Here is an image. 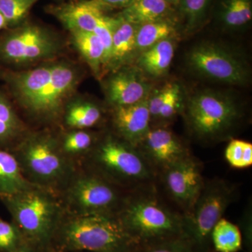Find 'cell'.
I'll return each mask as SVG.
<instances>
[{
	"label": "cell",
	"instance_id": "6da1fadb",
	"mask_svg": "<svg viewBox=\"0 0 252 252\" xmlns=\"http://www.w3.org/2000/svg\"><path fill=\"white\" fill-rule=\"evenodd\" d=\"M117 215L137 246L190 238L185 215L169 206L157 184L127 192Z\"/></svg>",
	"mask_w": 252,
	"mask_h": 252
},
{
	"label": "cell",
	"instance_id": "7a4b0ae2",
	"mask_svg": "<svg viewBox=\"0 0 252 252\" xmlns=\"http://www.w3.org/2000/svg\"><path fill=\"white\" fill-rule=\"evenodd\" d=\"M186 127L203 144H216L232 138L245 118L243 104L223 91L203 89L189 95L182 110Z\"/></svg>",
	"mask_w": 252,
	"mask_h": 252
},
{
	"label": "cell",
	"instance_id": "3957f363",
	"mask_svg": "<svg viewBox=\"0 0 252 252\" xmlns=\"http://www.w3.org/2000/svg\"><path fill=\"white\" fill-rule=\"evenodd\" d=\"M80 167L127 192L158 182L157 175L137 147L112 132L99 137Z\"/></svg>",
	"mask_w": 252,
	"mask_h": 252
},
{
	"label": "cell",
	"instance_id": "277c9868",
	"mask_svg": "<svg viewBox=\"0 0 252 252\" xmlns=\"http://www.w3.org/2000/svg\"><path fill=\"white\" fill-rule=\"evenodd\" d=\"M22 235L32 248H44L52 241L64 215L59 196L54 192L31 185L18 193L1 197Z\"/></svg>",
	"mask_w": 252,
	"mask_h": 252
},
{
	"label": "cell",
	"instance_id": "5b68a950",
	"mask_svg": "<svg viewBox=\"0 0 252 252\" xmlns=\"http://www.w3.org/2000/svg\"><path fill=\"white\" fill-rule=\"evenodd\" d=\"M53 240L64 252H132L137 247L117 215L64 212Z\"/></svg>",
	"mask_w": 252,
	"mask_h": 252
},
{
	"label": "cell",
	"instance_id": "8992f818",
	"mask_svg": "<svg viewBox=\"0 0 252 252\" xmlns=\"http://www.w3.org/2000/svg\"><path fill=\"white\" fill-rule=\"evenodd\" d=\"M10 152L30 183L58 195L79 167L64 157L58 139L46 132H28Z\"/></svg>",
	"mask_w": 252,
	"mask_h": 252
},
{
	"label": "cell",
	"instance_id": "52a82bcc",
	"mask_svg": "<svg viewBox=\"0 0 252 252\" xmlns=\"http://www.w3.org/2000/svg\"><path fill=\"white\" fill-rule=\"evenodd\" d=\"M127 193L94 172L79 167L59 196L65 213L117 215Z\"/></svg>",
	"mask_w": 252,
	"mask_h": 252
},
{
	"label": "cell",
	"instance_id": "ba28073f",
	"mask_svg": "<svg viewBox=\"0 0 252 252\" xmlns=\"http://www.w3.org/2000/svg\"><path fill=\"white\" fill-rule=\"evenodd\" d=\"M187 64L195 75L209 80L245 86L250 79L248 61L238 51L223 44L204 41L187 55Z\"/></svg>",
	"mask_w": 252,
	"mask_h": 252
},
{
	"label": "cell",
	"instance_id": "9c48e42d",
	"mask_svg": "<svg viewBox=\"0 0 252 252\" xmlns=\"http://www.w3.org/2000/svg\"><path fill=\"white\" fill-rule=\"evenodd\" d=\"M238 195L236 185L220 178L205 180L193 208L185 215L190 238L203 252L214 227Z\"/></svg>",
	"mask_w": 252,
	"mask_h": 252
},
{
	"label": "cell",
	"instance_id": "30bf717a",
	"mask_svg": "<svg viewBox=\"0 0 252 252\" xmlns=\"http://www.w3.org/2000/svg\"><path fill=\"white\" fill-rule=\"evenodd\" d=\"M79 80L74 67L66 63L52 64L49 80L28 101L23 109L40 122H54L63 114L66 102Z\"/></svg>",
	"mask_w": 252,
	"mask_h": 252
},
{
	"label": "cell",
	"instance_id": "8fae6325",
	"mask_svg": "<svg viewBox=\"0 0 252 252\" xmlns=\"http://www.w3.org/2000/svg\"><path fill=\"white\" fill-rule=\"evenodd\" d=\"M59 43L46 28L25 23L6 34L0 41V57L6 62L26 64L52 57Z\"/></svg>",
	"mask_w": 252,
	"mask_h": 252
},
{
	"label": "cell",
	"instance_id": "7c38bea8",
	"mask_svg": "<svg viewBox=\"0 0 252 252\" xmlns=\"http://www.w3.org/2000/svg\"><path fill=\"white\" fill-rule=\"evenodd\" d=\"M202 162L193 154L176 162L158 176L169 198L187 215L193 208L205 184Z\"/></svg>",
	"mask_w": 252,
	"mask_h": 252
},
{
	"label": "cell",
	"instance_id": "4fadbf2b",
	"mask_svg": "<svg viewBox=\"0 0 252 252\" xmlns=\"http://www.w3.org/2000/svg\"><path fill=\"white\" fill-rule=\"evenodd\" d=\"M137 148L157 180L164 170L192 155L188 146L167 126H151Z\"/></svg>",
	"mask_w": 252,
	"mask_h": 252
},
{
	"label": "cell",
	"instance_id": "5bb4252c",
	"mask_svg": "<svg viewBox=\"0 0 252 252\" xmlns=\"http://www.w3.org/2000/svg\"><path fill=\"white\" fill-rule=\"evenodd\" d=\"M148 100L149 97L138 103L112 107V133L137 147L151 127Z\"/></svg>",
	"mask_w": 252,
	"mask_h": 252
},
{
	"label": "cell",
	"instance_id": "9a60e30c",
	"mask_svg": "<svg viewBox=\"0 0 252 252\" xmlns=\"http://www.w3.org/2000/svg\"><path fill=\"white\" fill-rule=\"evenodd\" d=\"M107 97L112 107L142 102L150 95L151 85L138 68L114 73L107 81Z\"/></svg>",
	"mask_w": 252,
	"mask_h": 252
},
{
	"label": "cell",
	"instance_id": "2e32d148",
	"mask_svg": "<svg viewBox=\"0 0 252 252\" xmlns=\"http://www.w3.org/2000/svg\"><path fill=\"white\" fill-rule=\"evenodd\" d=\"M109 9L99 0H73L51 11L69 31L94 32Z\"/></svg>",
	"mask_w": 252,
	"mask_h": 252
},
{
	"label": "cell",
	"instance_id": "e0dca14e",
	"mask_svg": "<svg viewBox=\"0 0 252 252\" xmlns=\"http://www.w3.org/2000/svg\"><path fill=\"white\" fill-rule=\"evenodd\" d=\"M181 89L177 83H169L154 96L151 104V126H167L182 112Z\"/></svg>",
	"mask_w": 252,
	"mask_h": 252
},
{
	"label": "cell",
	"instance_id": "ac0fdd59",
	"mask_svg": "<svg viewBox=\"0 0 252 252\" xmlns=\"http://www.w3.org/2000/svg\"><path fill=\"white\" fill-rule=\"evenodd\" d=\"M175 54V43L172 38L164 39L141 52L137 68L152 77H160L170 69Z\"/></svg>",
	"mask_w": 252,
	"mask_h": 252
},
{
	"label": "cell",
	"instance_id": "d6986e66",
	"mask_svg": "<svg viewBox=\"0 0 252 252\" xmlns=\"http://www.w3.org/2000/svg\"><path fill=\"white\" fill-rule=\"evenodd\" d=\"M172 5L166 0H133L120 15L136 26L172 18Z\"/></svg>",
	"mask_w": 252,
	"mask_h": 252
},
{
	"label": "cell",
	"instance_id": "ffe728a7",
	"mask_svg": "<svg viewBox=\"0 0 252 252\" xmlns=\"http://www.w3.org/2000/svg\"><path fill=\"white\" fill-rule=\"evenodd\" d=\"M28 132L9 101L0 94V149L10 152Z\"/></svg>",
	"mask_w": 252,
	"mask_h": 252
},
{
	"label": "cell",
	"instance_id": "44dd1931",
	"mask_svg": "<svg viewBox=\"0 0 252 252\" xmlns=\"http://www.w3.org/2000/svg\"><path fill=\"white\" fill-rule=\"evenodd\" d=\"M119 21L113 31L112 47L108 67L116 68L125 62L135 51L137 26L119 15Z\"/></svg>",
	"mask_w": 252,
	"mask_h": 252
},
{
	"label": "cell",
	"instance_id": "7402d4cb",
	"mask_svg": "<svg viewBox=\"0 0 252 252\" xmlns=\"http://www.w3.org/2000/svg\"><path fill=\"white\" fill-rule=\"evenodd\" d=\"M98 140V137L87 130H71L58 139V142L64 157L80 167Z\"/></svg>",
	"mask_w": 252,
	"mask_h": 252
},
{
	"label": "cell",
	"instance_id": "603a6c76",
	"mask_svg": "<svg viewBox=\"0 0 252 252\" xmlns=\"http://www.w3.org/2000/svg\"><path fill=\"white\" fill-rule=\"evenodd\" d=\"M31 185L23 176L14 154L0 149V198L18 193Z\"/></svg>",
	"mask_w": 252,
	"mask_h": 252
},
{
	"label": "cell",
	"instance_id": "cb8c5ba5",
	"mask_svg": "<svg viewBox=\"0 0 252 252\" xmlns=\"http://www.w3.org/2000/svg\"><path fill=\"white\" fill-rule=\"evenodd\" d=\"M74 44L92 70L99 74L104 68V49L98 36L94 32L72 31Z\"/></svg>",
	"mask_w": 252,
	"mask_h": 252
},
{
	"label": "cell",
	"instance_id": "d4e9b609",
	"mask_svg": "<svg viewBox=\"0 0 252 252\" xmlns=\"http://www.w3.org/2000/svg\"><path fill=\"white\" fill-rule=\"evenodd\" d=\"M64 124L72 130H87L97 125L102 118V111L90 102H77L64 110Z\"/></svg>",
	"mask_w": 252,
	"mask_h": 252
},
{
	"label": "cell",
	"instance_id": "484cf974",
	"mask_svg": "<svg viewBox=\"0 0 252 252\" xmlns=\"http://www.w3.org/2000/svg\"><path fill=\"white\" fill-rule=\"evenodd\" d=\"M176 25L172 18L146 23L137 26L135 35V50L141 52L164 39L173 37Z\"/></svg>",
	"mask_w": 252,
	"mask_h": 252
},
{
	"label": "cell",
	"instance_id": "4316f807",
	"mask_svg": "<svg viewBox=\"0 0 252 252\" xmlns=\"http://www.w3.org/2000/svg\"><path fill=\"white\" fill-rule=\"evenodd\" d=\"M220 18L225 28L232 30L243 28L252 21V0H222Z\"/></svg>",
	"mask_w": 252,
	"mask_h": 252
},
{
	"label": "cell",
	"instance_id": "83f0119b",
	"mask_svg": "<svg viewBox=\"0 0 252 252\" xmlns=\"http://www.w3.org/2000/svg\"><path fill=\"white\" fill-rule=\"evenodd\" d=\"M211 239L218 252H237L241 249V232L236 225L221 218L214 227Z\"/></svg>",
	"mask_w": 252,
	"mask_h": 252
},
{
	"label": "cell",
	"instance_id": "f1b7e54d",
	"mask_svg": "<svg viewBox=\"0 0 252 252\" xmlns=\"http://www.w3.org/2000/svg\"><path fill=\"white\" fill-rule=\"evenodd\" d=\"M212 0H180L177 6L185 21L187 31H193L203 24Z\"/></svg>",
	"mask_w": 252,
	"mask_h": 252
},
{
	"label": "cell",
	"instance_id": "f546056e",
	"mask_svg": "<svg viewBox=\"0 0 252 252\" xmlns=\"http://www.w3.org/2000/svg\"><path fill=\"white\" fill-rule=\"evenodd\" d=\"M39 0H0V13L7 27L23 24L32 8Z\"/></svg>",
	"mask_w": 252,
	"mask_h": 252
},
{
	"label": "cell",
	"instance_id": "4dcf8cb0",
	"mask_svg": "<svg viewBox=\"0 0 252 252\" xmlns=\"http://www.w3.org/2000/svg\"><path fill=\"white\" fill-rule=\"evenodd\" d=\"M132 252H203L190 238L138 245Z\"/></svg>",
	"mask_w": 252,
	"mask_h": 252
},
{
	"label": "cell",
	"instance_id": "1f68e13d",
	"mask_svg": "<svg viewBox=\"0 0 252 252\" xmlns=\"http://www.w3.org/2000/svg\"><path fill=\"white\" fill-rule=\"evenodd\" d=\"M225 158L234 168L250 167L252 165V144L246 141L232 139L225 149Z\"/></svg>",
	"mask_w": 252,
	"mask_h": 252
},
{
	"label": "cell",
	"instance_id": "d6a6232c",
	"mask_svg": "<svg viewBox=\"0 0 252 252\" xmlns=\"http://www.w3.org/2000/svg\"><path fill=\"white\" fill-rule=\"evenodd\" d=\"M23 243L22 235L16 225L0 217V252H14Z\"/></svg>",
	"mask_w": 252,
	"mask_h": 252
},
{
	"label": "cell",
	"instance_id": "836d02e7",
	"mask_svg": "<svg viewBox=\"0 0 252 252\" xmlns=\"http://www.w3.org/2000/svg\"><path fill=\"white\" fill-rule=\"evenodd\" d=\"M99 1L108 9L119 8V9H124L128 6L133 0H99Z\"/></svg>",
	"mask_w": 252,
	"mask_h": 252
},
{
	"label": "cell",
	"instance_id": "e575fe53",
	"mask_svg": "<svg viewBox=\"0 0 252 252\" xmlns=\"http://www.w3.org/2000/svg\"><path fill=\"white\" fill-rule=\"evenodd\" d=\"M12 252H33L32 248H31L28 244L23 243Z\"/></svg>",
	"mask_w": 252,
	"mask_h": 252
},
{
	"label": "cell",
	"instance_id": "d590c367",
	"mask_svg": "<svg viewBox=\"0 0 252 252\" xmlns=\"http://www.w3.org/2000/svg\"><path fill=\"white\" fill-rule=\"evenodd\" d=\"M8 28L7 25H6V21H5L4 17L0 13V31L1 30L5 29V28Z\"/></svg>",
	"mask_w": 252,
	"mask_h": 252
},
{
	"label": "cell",
	"instance_id": "8d00e7d4",
	"mask_svg": "<svg viewBox=\"0 0 252 252\" xmlns=\"http://www.w3.org/2000/svg\"><path fill=\"white\" fill-rule=\"evenodd\" d=\"M166 1L169 3V4H171L172 6H173V5L177 6L179 2H180V0H166Z\"/></svg>",
	"mask_w": 252,
	"mask_h": 252
},
{
	"label": "cell",
	"instance_id": "74e56055",
	"mask_svg": "<svg viewBox=\"0 0 252 252\" xmlns=\"http://www.w3.org/2000/svg\"><path fill=\"white\" fill-rule=\"evenodd\" d=\"M70 1H73V0H70Z\"/></svg>",
	"mask_w": 252,
	"mask_h": 252
}]
</instances>
